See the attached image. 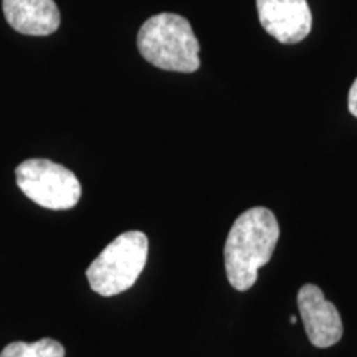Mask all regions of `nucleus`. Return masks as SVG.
<instances>
[{
  "label": "nucleus",
  "instance_id": "nucleus-4",
  "mask_svg": "<svg viewBox=\"0 0 357 357\" xmlns=\"http://www.w3.org/2000/svg\"><path fill=\"white\" fill-rule=\"evenodd\" d=\"M17 185L20 190L50 211H68L82 197V184L70 169L48 159L24 160L15 169Z\"/></svg>",
  "mask_w": 357,
  "mask_h": 357
},
{
  "label": "nucleus",
  "instance_id": "nucleus-3",
  "mask_svg": "<svg viewBox=\"0 0 357 357\" xmlns=\"http://www.w3.org/2000/svg\"><path fill=\"white\" fill-rule=\"evenodd\" d=\"M149 240L142 231L119 235L89 265V287L101 296H114L132 288L147 261Z\"/></svg>",
  "mask_w": 357,
  "mask_h": 357
},
{
  "label": "nucleus",
  "instance_id": "nucleus-7",
  "mask_svg": "<svg viewBox=\"0 0 357 357\" xmlns=\"http://www.w3.org/2000/svg\"><path fill=\"white\" fill-rule=\"evenodd\" d=\"M2 7L8 25L24 35L45 37L60 26L55 0H2Z\"/></svg>",
  "mask_w": 357,
  "mask_h": 357
},
{
  "label": "nucleus",
  "instance_id": "nucleus-6",
  "mask_svg": "<svg viewBox=\"0 0 357 357\" xmlns=\"http://www.w3.org/2000/svg\"><path fill=\"white\" fill-rule=\"evenodd\" d=\"M257 10L265 32L280 43H300L311 32L307 0H257Z\"/></svg>",
  "mask_w": 357,
  "mask_h": 357
},
{
  "label": "nucleus",
  "instance_id": "nucleus-1",
  "mask_svg": "<svg viewBox=\"0 0 357 357\" xmlns=\"http://www.w3.org/2000/svg\"><path fill=\"white\" fill-rule=\"evenodd\" d=\"M280 238L275 213L266 207H252L234 222L223 248L229 283L247 291L257 283L258 270L273 257Z\"/></svg>",
  "mask_w": 357,
  "mask_h": 357
},
{
  "label": "nucleus",
  "instance_id": "nucleus-2",
  "mask_svg": "<svg viewBox=\"0 0 357 357\" xmlns=\"http://www.w3.org/2000/svg\"><path fill=\"white\" fill-rule=\"evenodd\" d=\"M137 48L146 61L160 70L194 73L200 66V45L189 20L177 13H158L137 33Z\"/></svg>",
  "mask_w": 357,
  "mask_h": 357
},
{
  "label": "nucleus",
  "instance_id": "nucleus-5",
  "mask_svg": "<svg viewBox=\"0 0 357 357\" xmlns=\"http://www.w3.org/2000/svg\"><path fill=\"white\" fill-rule=\"evenodd\" d=\"M298 310L305 324L307 339L314 347L326 349L342 337V319L337 307L324 298L316 284H305L298 291Z\"/></svg>",
  "mask_w": 357,
  "mask_h": 357
},
{
  "label": "nucleus",
  "instance_id": "nucleus-8",
  "mask_svg": "<svg viewBox=\"0 0 357 357\" xmlns=\"http://www.w3.org/2000/svg\"><path fill=\"white\" fill-rule=\"evenodd\" d=\"M0 357H65V347L55 339H40L37 342H12Z\"/></svg>",
  "mask_w": 357,
  "mask_h": 357
},
{
  "label": "nucleus",
  "instance_id": "nucleus-9",
  "mask_svg": "<svg viewBox=\"0 0 357 357\" xmlns=\"http://www.w3.org/2000/svg\"><path fill=\"white\" fill-rule=\"evenodd\" d=\"M347 108H349V113L357 118V78L352 83L349 89V98H347Z\"/></svg>",
  "mask_w": 357,
  "mask_h": 357
}]
</instances>
